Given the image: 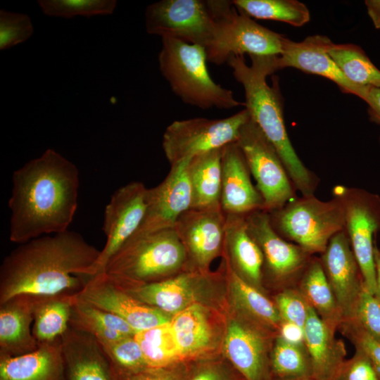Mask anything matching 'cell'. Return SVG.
Listing matches in <instances>:
<instances>
[{
	"label": "cell",
	"instance_id": "obj_1",
	"mask_svg": "<svg viewBox=\"0 0 380 380\" xmlns=\"http://www.w3.org/2000/svg\"><path fill=\"white\" fill-rule=\"evenodd\" d=\"M8 199L11 241L68 230L77 208V166L52 148L15 170Z\"/></svg>",
	"mask_w": 380,
	"mask_h": 380
},
{
	"label": "cell",
	"instance_id": "obj_2",
	"mask_svg": "<svg viewBox=\"0 0 380 380\" xmlns=\"http://www.w3.org/2000/svg\"><path fill=\"white\" fill-rule=\"evenodd\" d=\"M101 250L67 230L20 243L0 267V304L19 295L76 294L92 277Z\"/></svg>",
	"mask_w": 380,
	"mask_h": 380
},
{
	"label": "cell",
	"instance_id": "obj_3",
	"mask_svg": "<svg viewBox=\"0 0 380 380\" xmlns=\"http://www.w3.org/2000/svg\"><path fill=\"white\" fill-rule=\"evenodd\" d=\"M249 56L251 65L246 63L243 56L232 55L227 61L234 78L243 87L244 106L275 148L295 189L302 196L315 195L319 179L303 164L289 139L277 81L271 87L266 82L267 76L278 70L277 56Z\"/></svg>",
	"mask_w": 380,
	"mask_h": 380
},
{
	"label": "cell",
	"instance_id": "obj_4",
	"mask_svg": "<svg viewBox=\"0 0 380 380\" xmlns=\"http://www.w3.org/2000/svg\"><path fill=\"white\" fill-rule=\"evenodd\" d=\"M185 270L186 251L173 227L133 234L102 272L125 286L162 281Z\"/></svg>",
	"mask_w": 380,
	"mask_h": 380
},
{
	"label": "cell",
	"instance_id": "obj_5",
	"mask_svg": "<svg viewBox=\"0 0 380 380\" xmlns=\"http://www.w3.org/2000/svg\"><path fill=\"white\" fill-rule=\"evenodd\" d=\"M158 53L160 71L172 91L185 103L206 110L230 109L244 103L210 76L203 47L182 40L163 37Z\"/></svg>",
	"mask_w": 380,
	"mask_h": 380
},
{
	"label": "cell",
	"instance_id": "obj_6",
	"mask_svg": "<svg viewBox=\"0 0 380 380\" xmlns=\"http://www.w3.org/2000/svg\"><path fill=\"white\" fill-rule=\"evenodd\" d=\"M275 232L310 254H322L331 239L344 229V210L336 197L321 201L315 195L296 196L267 212Z\"/></svg>",
	"mask_w": 380,
	"mask_h": 380
},
{
	"label": "cell",
	"instance_id": "obj_7",
	"mask_svg": "<svg viewBox=\"0 0 380 380\" xmlns=\"http://www.w3.org/2000/svg\"><path fill=\"white\" fill-rule=\"evenodd\" d=\"M146 32L201 46L206 51L215 43L219 23L214 0H161L145 11Z\"/></svg>",
	"mask_w": 380,
	"mask_h": 380
},
{
	"label": "cell",
	"instance_id": "obj_8",
	"mask_svg": "<svg viewBox=\"0 0 380 380\" xmlns=\"http://www.w3.org/2000/svg\"><path fill=\"white\" fill-rule=\"evenodd\" d=\"M334 197L344 210V229L348 236L365 288L376 291V272L374 248L380 232V196L364 189L336 185Z\"/></svg>",
	"mask_w": 380,
	"mask_h": 380
},
{
	"label": "cell",
	"instance_id": "obj_9",
	"mask_svg": "<svg viewBox=\"0 0 380 380\" xmlns=\"http://www.w3.org/2000/svg\"><path fill=\"white\" fill-rule=\"evenodd\" d=\"M219 32L205 51L207 60L216 65L230 56H279L284 36L269 30L241 13L232 1L215 0Z\"/></svg>",
	"mask_w": 380,
	"mask_h": 380
},
{
	"label": "cell",
	"instance_id": "obj_10",
	"mask_svg": "<svg viewBox=\"0 0 380 380\" xmlns=\"http://www.w3.org/2000/svg\"><path fill=\"white\" fill-rule=\"evenodd\" d=\"M250 118L247 109L223 119L196 118L176 120L163 136V148L170 165L236 142L241 127Z\"/></svg>",
	"mask_w": 380,
	"mask_h": 380
},
{
	"label": "cell",
	"instance_id": "obj_11",
	"mask_svg": "<svg viewBox=\"0 0 380 380\" xmlns=\"http://www.w3.org/2000/svg\"><path fill=\"white\" fill-rule=\"evenodd\" d=\"M236 143L263 198V210L279 208L297 196L277 152L251 116L241 127Z\"/></svg>",
	"mask_w": 380,
	"mask_h": 380
},
{
	"label": "cell",
	"instance_id": "obj_12",
	"mask_svg": "<svg viewBox=\"0 0 380 380\" xmlns=\"http://www.w3.org/2000/svg\"><path fill=\"white\" fill-rule=\"evenodd\" d=\"M226 274L185 270L162 281L120 286L139 301L173 317L189 306L209 303L220 291Z\"/></svg>",
	"mask_w": 380,
	"mask_h": 380
},
{
	"label": "cell",
	"instance_id": "obj_13",
	"mask_svg": "<svg viewBox=\"0 0 380 380\" xmlns=\"http://www.w3.org/2000/svg\"><path fill=\"white\" fill-rule=\"evenodd\" d=\"M246 221L249 234L262 253L263 284H270L279 290L296 286L313 255L279 235L265 210L246 215Z\"/></svg>",
	"mask_w": 380,
	"mask_h": 380
},
{
	"label": "cell",
	"instance_id": "obj_14",
	"mask_svg": "<svg viewBox=\"0 0 380 380\" xmlns=\"http://www.w3.org/2000/svg\"><path fill=\"white\" fill-rule=\"evenodd\" d=\"M224 353L244 380H270V355L275 333L238 313L228 322Z\"/></svg>",
	"mask_w": 380,
	"mask_h": 380
},
{
	"label": "cell",
	"instance_id": "obj_15",
	"mask_svg": "<svg viewBox=\"0 0 380 380\" xmlns=\"http://www.w3.org/2000/svg\"><path fill=\"white\" fill-rule=\"evenodd\" d=\"M147 189L142 182H132L112 195L103 214L106 242L92 268V277L104 270L111 257L139 227L146 213Z\"/></svg>",
	"mask_w": 380,
	"mask_h": 380
},
{
	"label": "cell",
	"instance_id": "obj_16",
	"mask_svg": "<svg viewBox=\"0 0 380 380\" xmlns=\"http://www.w3.org/2000/svg\"><path fill=\"white\" fill-rule=\"evenodd\" d=\"M174 229L187 256V270L207 272L223 254L225 214L220 210L189 209L176 221Z\"/></svg>",
	"mask_w": 380,
	"mask_h": 380
},
{
	"label": "cell",
	"instance_id": "obj_17",
	"mask_svg": "<svg viewBox=\"0 0 380 380\" xmlns=\"http://www.w3.org/2000/svg\"><path fill=\"white\" fill-rule=\"evenodd\" d=\"M75 296L81 301L120 317L137 331L169 323L172 318L133 297L105 272L91 277Z\"/></svg>",
	"mask_w": 380,
	"mask_h": 380
},
{
	"label": "cell",
	"instance_id": "obj_18",
	"mask_svg": "<svg viewBox=\"0 0 380 380\" xmlns=\"http://www.w3.org/2000/svg\"><path fill=\"white\" fill-rule=\"evenodd\" d=\"M319 259L343 321L353 319L364 283L345 229L331 239Z\"/></svg>",
	"mask_w": 380,
	"mask_h": 380
},
{
	"label": "cell",
	"instance_id": "obj_19",
	"mask_svg": "<svg viewBox=\"0 0 380 380\" xmlns=\"http://www.w3.org/2000/svg\"><path fill=\"white\" fill-rule=\"evenodd\" d=\"M189 159L172 165L165 178L147 189L145 215L134 234L173 228L178 217L191 208Z\"/></svg>",
	"mask_w": 380,
	"mask_h": 380
},
{
	"label": "cell",
	"instance_id": "obj_20",
	"mask_svg": "<svg viewBox=\"0 0 380 380\" xmlns=\"http://www.w3.org/2000/svg\"><path fill=\"white\" fill-rule=\"evenodd\" d=\"M331 40L325 36L314 35L296 42L284 37L282 52L277 56L278 70L291 67L324 77L336 84L343 93L361 96L364 86L346 77L327 51Z\"/></svg>",
	"mask_w": 380,
	"mask_h": 380
},
{
	"label": "cell",
	"instance_id": "obj_21",
	"mask_svg": "<svg viewBox=\"0 0 380 380\" xmlns=\"http://www.w3.org/2000/svg\"><path fill=\"white\" fill-rule=\"evenodd\" d=\"M221 208L224 214L246 215L264 210L263 198L252 183L251 172L236 142L223 148Z\"/></svg>",
	"mask_w": 380,
	"mask_h": 380
},
{
	"label": "cell",
	"instance_id": "obj_22",
	"mask_svg": "<svg viewBox=\"0 0 380 380\" xmlns=\"http://www.w3.org/2000/svg\"><path fill=\"white\" fill-rule=\"evenodd\" d=\"M61 349L66 380H118L102 346L89 334L70 327Z\"/></svg>",
	"mask_w": 380,
	"mask_h": 380
},
{
	"label": "cell",
	"instance_id": "obj_23",
	"mask_svg": "<svg viewBox=\"0 0 380 380\" xmlns=\"http://www.w3.org/2000/svg\"><path fill=\"white\" fill-rule=\"evenodd\" d=\"M224 257L242 279L264 291L262 251L249 234L246 215L225 214Z\"/></svg>",
	"mask_w": 380,
	"mask_h": 380
},
{
	"label": "cell",
	"instance_id": "obj_24",
	"mask_svg": "<svg viewBox=\"0 0 380 380\" xmlns=\"http://www.w3.org/2000/svg\"><path fill=\"white\" fill-rule=\"evenodd\" d=\"M170 324L184 362L205 356L218 343L219 332L208 305L196 303L172 317Z\"/></svg>",
	"mask_w": 380,
	"mask_h": 380
},
{
	"label": "cell",
	"instance_id": "obj_25",
	"mask_svg": "<svg viewBox=\"0 0 380 380\" xmlns=\"http://www.w3.org/2000/svg\"><path fill=\"white\" fill-rule=\"evenodd\" d=\"M34 305L32 295H19L0 304V355H22L38 348L32 331Z\"/></svg>",
	"mask_w": 380,
	"mask_h": 380
},
{
	"label": "cell",
	"instance_id": "obj_26",
	"mask_svg": "<svg viewBox=\"0 0 380 380\" xmlns=\"http://www.w3.org/2000/svg\"><path fill=\"white\" fill-rule=\"evenodd\" d=\"M0 380H66L61 339L25 355H0Z\"/></svg>",
	"mask_w": 380,
	"mask_h": 380
},
{
	"label": "cell",
	"instance_id": "obj_27",
	"mask_svg": "<svg viewBox=\"0 0 380 380\" xmlns=\"http://www.w3.org/2000/svg\"><path fill=\"white\" fill-rule=\"evenodd\" d=\"M305 346L309 353L312 377L315 380H332L346 360L343 340L329 327L312 308L304 326Z\"/></svg>",
	"mask_w": 380,
	"mask_h": 380
},
{
	"label": "cell",
	"instance_id": "obj_28",
	"mask_svg": "<svg viewBox=\"0 0 380 380\" xmlns=\"http://www.w3.org/2000/svg\"><path fill=\"white\" fill-rule=\"evenodd\" d=\"M223 148L196 155L189 160L187 172L191 191V209H222L221 160Z\"/></svg>",
	"mask_w": 380,
	"mask_h": 380
},
{
	"label": "cell",
	"instance_id": "obj_29",
	"mask_svg": "<svg viewBox=\"0 0 380 380\" xmlns=\"http://www.w3.org/2000/svg\"><path fill=\"white\" fill-rule=\"evenodd\" d=\"M227 284L236 312L275 333L281 322L273 301L264 291L239 277L224 262Z\"/></svg>",
	"mask_w": 380,
	"mask_h": 380
},
{
	"label": "cell",
	"instance_id": "obj_30",
	"mask_svg": "<svg viewBox=\"0 0 380 380\" xmlns=\"http://www.w3.org/2000/svg\"><path fill=\"white\" fill-rule=\"evenodd\" d=\"M296 286L319 317L337 331L343 317L319 257H312Z\"/></svg>",
	"mask_w": 380,
	"mask_h": 380
},
{
	"label": "cell",
	"instance_id": "obj_31",
	"mask_svg": "<svg viewBox=\"0 0 380 380\" xmlns=\"http://www.w3.org/2000/svg\"><path fill=\"white\" fill-rule=\"evenodd\" d=\"M74 295L34 296L32 331L39 343L55 342L67 332Z\"/></svg>",
	"mask_w": 380,
	"mask_h": 380
},
{
	"label": "cell",
	"instance_id": "obj_32",
	"mask_svg": "<svg viewBox=\"0 0 380 380\" xmlns=\"http://www.w3.org/2000/svg\"><path fill=\"white\" fill-rule=\"evenodd\" d=\"M70 327L89 334L101 345L138 332L120 317L81 301L75 295Z\"/></svg>",
	"mask_w": 380,
	"mask_h": 380
},
{
	"label": "cell",
	"instance_id": "obj_33",
	"mask_svg": "<svg viewBox=\"0 0 380 380\" xmlns=\"http://www.w3.org/2000/svg\"><path fill=\"white\" fill-rule=\"evenodd\" d=\"M327 51L350 82L360 86L380 88V70L360 46L352 44H336L331 42Z\"/></svg>",
	"mask_w": 380,
	"mask_h": 380
},
{
	"label": "cell",
	"instance_id": "obj_34",
	"mask_svg": "<svg viewBox=\"0 0 380 380\" xmlns=\"http://www.w3.org/2000/svg\"><path fill=\"white\" fill-rule=\"evenodd\" d=\"M237 11L248 17L284 22L295 27L308 23L310 14L307 6L295 0H234Z\"/></svg>",
	"mask_w": 380,
	"mask_h": 380
},
{
	"label": "cell",
	"instance_id": "obj_35",
	"mask_svg": "<svg viewBox=\"0 0 380 380\" xmlns=\"http://www.w3.org/2000/svg\"><path fill=\"white\" fill-rule=\"evenodd\" d=\"M134 338L149 367H164L183 360L170 322L139 331Z\"/></svg>",
	"mask_w": 380,
	"mask_h": 380
},
{
	"label": "cell",
	"instance_id": "obj_36",
	"mask_svg": "<svg viewBox=\"0 0 380 380\" xmlns=\"http://www.w3.org/2000/svg\"><path fill=\"white\" fill-rule=\"evenodd\" d=\"M270 371L273 378L312 377V362L305 346L288 343L276 336L270 355Z\"/></svg>",
	"mask_w": 380,
	"mask_h": 380
},
{
	"label": "cell",
	"instance_id": "obj_37",
	"mask_svg": "<svg viewBox=\"0 0 380 380\" xmlns=\"http://www.w3.org/2000/svg\"><path fill=\"white\" fill-rule=\"evenodd\" d=\"M101 346L118 380H125L149 367L134 336H126Z\"/></svg>",
	"mask_w": 380,
	"mask_h": 380
},
{
	"label": "cell",
	"instance_id": "obj_38",
	"mask_svg": "<svg viewBox=\"0 0 380 380\" xmlns=\"http://www.w3.org/2000/svg\"><path fill=\"white\" fill-rule=\"evenodd\" d=\"M37 3L44 15L63 18L110 15L117 6L115 0H38Z\"/></svg>",
	"mask_w": 380,
	"mask_h": 380
},
{
	"label": "cell",
	"instance_id": "obj_39",
	"mask_svg": "<svg viewBox=\"0 0 380 380\" xmlns=\"http://www.w3.org/2000/svg\"><path fill=\"white\" fill-rule=\"evenodd\" d=\"M34 27L25 13L0 11V49L5 50L27 41L32 35Z\"/></svg>",
	"mask_w": 380,
	"mask_h": 380
},
{
	"label": "cell",
	"instance_id": "obj_40",
	"mask_svg": "<svg viewBox=\"0 0 380 380\" xmlns=\"http://www.w3.org/2000/svg\"><path fill=\"white\" fill-rule=\"evenodd\" d=\"M272 300L281 320L304 327L312 308L297 286L279 290Z\"/></svg>",
	"mask_w": 380,
	"mask_h": 380
},
{
	"label": "cell",
	"instance_id": "obj_41",
	"mask_svg": "<svg viewBox=\"0 0 380 380\" xmlns=\"http://www.w3.org/2000/svg\"><path fill=\"white\" fill-rule=\"evenodd\" d=\"M338 331L366 355L380 379V341L353 320L343 321Z\"/></svg>",
	"mask_w": 380,
	"mask_h": 380
},
{
	"label": "cell",
	"instance_id": "obj_42",
	"mask_svg": "<svg viewBox=\"0 0 380 380\" xmlns=\"http://www.w3.org/2000/svg\"><path fill=\"white\" fill-rule=\"evenodd\" d=\"M184 380H244L229 364L213 359H201L189 364Z\"/></svg>",
	"mask_w": 380,
	"mask_h": 380
},
{
	"label": "cell",
	"instance_id": "obj_43",
	"mask_svg": "<svg viewBox=\"0 0 380 380\" xmlns=\"http://www.w3.org/2000/svg\"><path fill=\"white\" fill-rule=\"evenodd\" d=\"M374 338L380 341V304L375 296L365 286L360 294L353 319Z\"/></svg>",
	"mask_w": 380,
	"mask_h": 380
},
{
	"label": "cell",
	"instance_id": "obj_44",
	"mask_svg": "<svg viewBox=\"0 0 380 380\" xmlns=\"http://www.w3.org/2000/svg\"><path fill=\"white\" fill-rule=\"evenodd\" d=\"M332 380H380L366 355L355 349L346 360Z\"/></svg>",
	"mask_w": 380,
	"mask_h": 380
},
{
	"label": "cell",
	"instance_id": "obj_45",
	"mask_svg": "<svg viewBox=\"0 0 380 380\" xmlns=\"http://www.w3.org/2000/svg\"><path fill=\"white\" fill-rule=\"evenodd\" d=\"M189 362H180L164 367H148L134 374L125 380H184Z\"/></svg>",
	"mask_w": 380,
	"mask_h": 380
},
{
	"label": "cell",
	"instance_id": "obj_46",
	"mask_svg": "<svg viewBox=\"0 0 380 380\" xmlns=\"http://www.w3.org/2000/svg\"><path fill=\"white\" fill-rule=\"evenodd\" d=\"M276 336L288 343L305 346L304 327L290 322L281 320Z\"/></svg>",
	"mask_w": 380,
	"mask_h": 380
},
{
	"label": "cell",
	"instance_id": "obj_47",
	"mask_svg": "<svg viewBox=\"0 0 380 380\" xmlns=\"http://www.w3.org/2000/svg\"><path fill=\"white\" fill-rule=\"evenodd\" d=\"M360 98L368 104V114L371 122L380 125V88L365 86Z\"/></svg>",
	"mask_w": 380,
	"mask_h": 380
},
{
	"label": "cell",
	"instance_id": "obj_48",
	"mask_svg": "<svg viewBox=\"0 0 380 380\" xmlns=\"http://www.w3.org/2000/svg\"><path fill=\"white\" fill-rule=\"evenodd\" d=\"M365 4L374 26L380 29V0H367Z\"/></svg>",
	"mask_w": 380,
	"mask_h": 380
},
{
	"label": "cell",
	"instance_id": "obj_49",
	"mask_svg": "<svg viewBox=\"0 0 380 380\" xmlns=\"http://www.w3.org/2000/svg\"><path fill=\"white\" fill-rule=\"evenodd\" d=\"M374 255L376 272V291L374 296L380 304V249L376 245L374 248Z\"/></svg>",
	"mask_w": 380,
	"mask_h": 380
},
{
	"label": "cell",
	"instance_id": "obj_50",
	"mask_svg": "<svg viewBox=\"0 0 380 380\" xmlns=\"http://www.w3.org/2000/svg\"><path fill=\"white\" fill-rule=\"evenodd\" d=\"M270 380H315L312 377H302V378H286V379H279V378H273L271 377Z\"/></svg>",
	"mask_w": 380,
	"mask_h": 380
}]
</instances>
